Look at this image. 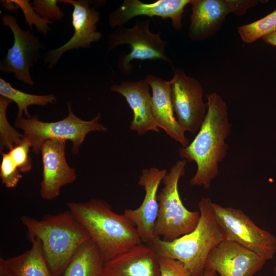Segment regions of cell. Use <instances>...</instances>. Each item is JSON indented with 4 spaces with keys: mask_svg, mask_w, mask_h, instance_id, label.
<instances>
[{
    "mask_svg": "<svg viewBox=\"0 0 276 276\" xmlns=\"http://www.w3.org/2000/svg\"><path fill=\"white\" fill-rule=\"evenodd\" d=\"M208 110L200 129L192 142L178 149V155L187 162H194L197 170L191 179L193 186L208 189L218 174L219 164L227 154L226 140L231 133L227 107L216 93L207 95Z\"/></svg>",
    "mask_w": 276,
    "mask_h": 276,
    "instance_id": "1",
    "label": "cell"
},
{
    "mask_svg": "<svg viewBox=\"0 0 276 276\" xmlns=\"http://www.w3.org/2000/svg\"><path fill=\"white\" fill-rule=\"evenodd\" d=\"M67 206L98 246L104 262L143 242L132 222L103 200L70 202Z\"/></svg>",
    "mask_w": 276,
    "mask_h": 276,
    "instance_id": "2",
    "label": "cell"
},
{
    "mask_svg": "<svg viewBox=\"0 0 276 276\" xmlns=\"http://www.w3.org/2000/svg\"><path fill=\"white\" fill-rule=\"evenodd\" d=\"M29 240L37 238L41 243L45 261L54 276H60L77 249L90 239L76 218L68 211L44 215L41 219L22 216Z\"/></svg>",
    "mask_w": 276,
    "mask_h": 276,
    "instance_id": "3",
    "label": "cell"
},
{
    "mask_svg": "<svg viewBox=\"0 0 276 276\" xmlns=\"http://www.w3.org/2000/svg\"><path fill=\"white\" fill-rule=\"evenodd\" d=\"M209 197L198 204L200 218L191 232L172 241L155 237L146 243L159 257L177 260L187 267L193 276H203L207 258L212 250L225 240Z\"/></svg>",
    "mask_w": 276,
    "mask_h": 276,
    "instance_id": "4",
    "label": "cell"
},
{
    "mask_svg": "<svg viewBox=\"0 0 276 276\" xmlns=\"http://www.w3.org/2000/svg\"><path fill=\"white\" fill-rule=\"evenodd\" d=\"M187 161L183 159L173 165L162 180L158 192L159 209L154 226L155 237L172 241L192 231L197 226L199 211H190L183 205L178 191V182L184 175Z\"/></svg>",
    "mask_w": 276,
    "mask_h": 276,
    "instance_id": "5",
    "label": "cell"
},
{
    "mask_svg": "<svg viewBox=\"0 0 276 276\" xmlns=\"http://www.w3.org/2000/svg\"><path fill=\"white\" fill-rule=\"evenodd\" d=\"M68 113L63 119L55 122L40 121L38 116L30 118H16L15 126L23 131L24 137L30 141L31 150L35 154L40 152L41 145L50 140L70 141L72 143L71 152L79 153L86 135L91 131L105 132L107 128L99 123L100 113L90 121H84L76 116L69 102H66Z\"/></svg>",
    "mask_w": 276,
    "mask_h": 276,
    "instance_id": "6",
    "label": "cell"
},
{
    "mask_svg": "<svg viewBox=\"0 0 276 276\" xmlns=\"http://www.w3.org/2000/svg\"><path fill=\"white\" fill-rule=\"evenodd\" d=\"M148 19L136 20L134 26L127 28L124 26L117 27L108 37L107 51L116 47L128 44L131 49L128 54H121L117 66L125 76L130 75L133 70L131 62L134 60H160L171 64L165 48L167 44L162 39L160 33H154L149 28Z\"/></svg>",
    "mask_w": 276,
    "mask_h": 276,
    "instance_id": "7",
    "label": "cell"
},
{
    "mask_svg": "<svg viewBox=\"0 0 276 276\" xmlns=\"http://www.w3.org/2000/svg\"><path fill=\"white\" fill-rule=\"evenodd\" d=\"M215 218L225 240L233 241L254 251L266 261L276 253V237L259 227L242 210L212 202Z\"/></svg>",
    "mask_w": 276,
    "mask_h": 276,
    "instance_id": "8",
    "label": "cell"
},
{
    "mask_svg": "<svg viewBox=\"0 0 276 276\" xmlns=\"http://www.w3.org/2000/svg\"><path fill=\"white\" fill-rule=\"evenodd\" d=\"M173 76L168 81L172 104L176 119L186 131L194 134L200 129L208 110L203 88L196 78L187 76L180 68L172 67Z\"/></svg>",
    "mask_w": 276,
    "mask_h": 276,
    "instance_id": "9",
    "label": "cell"
},
{
    "mask_svg": "<svg viewBox=\"0 0 276 276\" xmlns=\"http://www.w3.org/2000/svg\"><path fill=\"white\" fill-rule=\"evenodd\" d=\"M2 24L10 28L14 42L12 47L8 49L6 56L0 62L1 71L13 73L18 80L33 85L30 68L40 58V50L43 49V45L40 38L29 30L21 29L12 15H4Z\"/></svg>",
    "mask_w": 276,
    "mask_h": 276,
    "instance_id": "10",
    "label": "cell"
},
{
    "mask_svg": "<svg viewBox=\"0 0 276 276\" xmlns=\"http://www.w3.org/2000/svg\"><path fill=\"white\" fill-rule=\"evenodd\" d=\"M59 2L73 6L72 25L74 33L65 44L44 54L43 63L48 68L55 66L65 52L73 49L89 48L91 43L99 41L103 36L97 29L100 20V13L95 7H90L89 1L59 0Z\"/></svg>",
    "mask_w": 276,
    "mask_h": 276,
    "instance_id": "11",
    "label": "cell"
},
{
    "mask_svg": "<svg viewBox=\"0 0 276 276\" xmlns=\"http://www.w3.org/2000/svg\"><path fill=\"white\" fill-rule=\"evenodd\" d=\"M266 261L238 243L224 240L210 252L205 269L213 270L219 276H254Z\"/></svg>",
    "mask_w": 276,
    "mask_h": 276,
    "instance_id": "12",
    "label": "cell"
},
{
    "mask_svg": "<svg viewBox=\"0 0 276 276\" xmlns=\"http://www.w3.org/2000/svg\"><path fill=\"white\" fill-rule=\"evenodd\" d=\"M65 146L66 141L59 140H47L41 146L43 170L40 195L42 199H56L61 188L77 178L75 170L66 162Z\"/></svg>",
    "mask_w": 276,
    "mask_h": 276,
    "instance_id": "13",
    "label": "cell"
},
{
    "mask_svg": "<svg viewBox=\"0 0 276 276\" xmlns=\"http://www.w3.org/2000/svg\"><path fill=\"white\" fill-rule=\"evenodd\" d=\"M167 173L166 169L156 167L143 169L137 184L145 190L143 201L137 208L124 211L123 214L134 224L144 243L155 237L154 226L159 209L158 189Z\"/></svg>",
    "mask_w": 276,
    "mask_h": 276,
    "instance_id": "14",
    "label": "cell"
},
{
    "mask_svg": "<svg viewBox=\"0 0 276 276\" xmlns=\"http://www.w3.org/2000/svg\"><path fill=\"white\" fill-rule=\"evenodd\" d=\"M191 1L158 0L145 3L139 0H124L119 7L109 13V25L111 28H116L136 16H158L163 19H171L173 28L178 31L182 27L184 9Z\"/></svg>",
    "mask_w": 276,
    "mask_h": 276,
    "instance_id": "15",
    "label": "cell"
},
{
    "mask_svg": "<svg viewBox=\"0 0 276 276\" xmlns=\"http://www.w3.org/2000/svg\"><path fill=\"white\" fill-rule=\"evenodd\" d=\"M110 90L122 95L133 111L129 129L140 135L149 131L159 132L152 114L150 86L145 79L113 84Z\"/></svg>",
    "mask_w": 276,
    "mask_h": 276,
    "instance_id": "16",
    "label": "cell"
},
{
    "mask_svg": "<svg viewBox=\"0 0 276 276\" xmlns=\"http://www.w3.org/2000/svg\"><path fill=\"white\" fill-rule=\"evenodd\" d=\"M102 276H160L158 256L142 242L104 262Z\"/></svg>",
    "mask_w": 276,
    "mask_h": 276,
    "instance_id": "17",
    "label": "cell"
},
{
    "mask_svg": "<svg viewBox=\"0 0 276 276\" xmlns=\"http://www.w3.org/2000/svg\"><path fill=\"white\" fill-rule=\"evenodd\" d=\"M145 80L152 90V111L157 127L182 147L187 146L189 140L185 135L186 131L174 116L168 81L151 74L147 75Z\"/></svg>",
    "mask_w": 276,
    "mask_h": 276,
    "instance_id": "18",
    "label": "cell"
},
{
    "mask_svg": "<svg viewBox=\"0 0 276 276\" xmlns=\"http://www.w3.org/2000/svg\"><path fill=\"white\" fill-rule=\"evenodd\" d=\"M189 38L199 41L208 39L221 28L230 13L225 0H191Z\"/></svg>",
    "mask_w": 276,
    "mask_h": 276,
    "instance_id": "19",
    "label": "cell"
},
{
    "mask_svg": "<svg viewBox=\"0 0 276 276\" xmlns=\"http://www.w3.org/2000/svg\"><path fill=\"white\" fill-rule=\"evenodd\" d=\"M29 240L32 246L29 250L6 259L0 258V276H54L44 259L39 239Z\"/></svg>",
    "mask_w": 276,
    "mask_h": 276,
    "instance_id": "20",
    "label": "cell"
},
{
    "mask_svg": "<svg viewBox=\"0 0 276 276\" xmlns=\"http://www.w3.org/2000/svg\"><path fill=\"white\" fill-rule=\"evenodd\" d=\"M104 263L98 246L90 239L77 249L60 276H102Z\"/></svg>",
    "mask_w": 276,
    "mask_h": 276,
    "instance_id": "21",
    "label": "cell"
},
{
    "mask_svg": "<svg viewBox=\"0 0 276 276\" xmlns=\"http://www.w3.org/2000/svg\"><path fill=\"white\" fill-rule=\"evenodd\" d=\"M0 96L9 99L17 104V118L23 117L24 114L27 116V118L31 117L28 110L30 105L45 106L56 101V98L53 94L37 95L26 93L14 88L3 78H0Z\"/></svg>",
    "mask_w": 276,
    "mask_h": 276,
    "instance_id": "22",
    "label": "cell"
},
{
    "mask_svg": "<svg viewBox=\"0 0 276 276\" xmlns=\"http://www.w3.org/2000/svg\"><path fill=\"white\" fill-rule=\"evenodd\" d=\"M241 39L251 43L276 31V9L265 17L250 24L237 27Z\"/></svg>",
    "mask_w": 276,
    "mask_h": 276,
    "instance_id": "23",
    "label": "cell"
},
{
    "mask_svg": "<svg viewBox=\"0 0 276 276\" xmlns=\"http://www.w3.org/2000/svg\"><path fill=\"white\" fill-rule=\"evenodd\" d=\"M13 102L9 99L0 96V146L1 152L5 148L11 150L19 144L24 138L9 124L7 118V109L9 104Z\"/></svg>",
    "mask_w": 276,
    "mask_h": 276,
    "instance_id": "24",
    "label": "cell"
},
{
    "mask_svg": "<svg viewBox=\"0 0 276 276\" xmlns=\"http://www.w3.org/2000/svg\"><path fill=\"white\" fill-rule=\"evenodd\" d=\"M2 159L0 167L2 183L7 188H14L22 178L20 171L12 160L8 153L1 152Z\"/></svg>",
    "mask_w": 276,
    "mask_h": 276,
    "instance_id": "25",
    "label": "cell"
},
{
    "mask_svg": "<svg viewBox=\"0 0 276 276\" xmlns=\"http://www.w3.org/2000/svg\"><path fill=\"white\" fill-rule=\"evenodd\" d=\"M31 145L28 139L24 137L21 141L8 152L20 172H28L32 169V163L29 152Z\"/></svg>",
    "mask_w": 276,
    "mask_h": 276,
    "instance_id": "26",
    "label": "cell"
},
{
    "mask_svg": "<svg viewBox=\"0 0 276 276\" xmlns=\"http://www.w3.org/2000/svg\"><path fill=\"white\" fill-rule=\"evenodd\" d=\"M59 0H34L32 3L35 13L41 18L49 20H61L64 13L57 3Z\"/></svg>",
    "mask_w": 276,
    "mask_h": 276,
    "instance_id": "27",
    "label": "cell"
},
{
    "mask_svg": "<svg viewBox=\"0 0 276 276\" xmlns=\"http://www.w3.org/2000/svg\"><path fill=\"white\" fill-rule=\"evenodd\" d=\"M17 6H19L24 12L26 18V24H29L32 29V25H35L37 31L44 36L50 28L49 24L52 22L49 20L40 17L35 12L32 6L30 5L29 1H14Z\"/></svg>",
    "mask_w": 276,
    "mask_h": 276,
    "instance_id": "28",
    "label": "cell"
},
{
    "mask_svg": "<svg viewBox=\"0 0 276 276\" xmlns=\"http://www.w3.org/2000/svg\"><path fill=\"white\" fill-rule=\"evenodd\" d=\"M160 276H193L178 260L158 257Z\"/></svg>",
    "mask_w": 276,
    "mask_h": 276,
    "instance_id": "29",
    "label": "cell"
},
{
    "mask_svg": "<svg viewBox=\"0 0 276 276\" xmlns=\"http://www.w3.org/2000/svg\"><path fill=\"white\" fill-rule=\"evenodd\" d=\"M230 11L237 16H242L247 10L255 6L259 1L257 0H225Z\"/></svg>",
    "mask_w": 276,
    "mask_h": 276,
    "instance_id": "30",
    "label": "cell"
},
{
    "mask_svg": "<svg viewBox=\"0 0 276 276\" xmlns=\"http://www.w3.org/2000/svg\"><path fill=\"white\" fill-rule=\"evenodd\" d=\"M262 39L265 43L276 47V31L264 37Z\"/></svg>",
    "mask_w": 276,
    "mask_h": 276,
    "instance_id": "31",
    "label": "cell"
},
{
    "mask_svg": "<svg viewBox=\"0 0 276 276\" xmlns=\"http://www.w3.org/2000/svg\"><path fill=\"white\" fill-rule=\"evenodd\" d=\"M216 272L213 270L209 269H205L203 276H216Z\"/></svg>",
    "mask_w": 276,
    "mask_h": 276,
    "instance_id": "32",
    "label": "cell"
},
{
    "mask_svg": "<svg viewBox=\"0 0 276 276\" xmlns=\"http://www.w3.org/2000/svg\"><path fill=\"white\" fill-rule=\"evenodd\" d=\"M274 276H276V266L273 269Z\"/></svg>",
    "mask_w": 276,
    "mask_h": 276,
    "instance_id": "33",
    "label": "cell"
}]
</instances>
